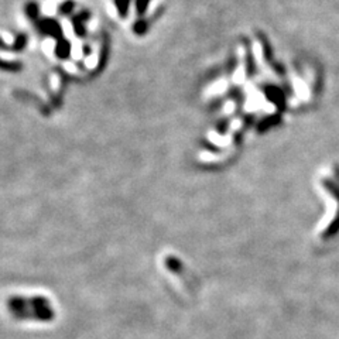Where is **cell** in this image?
<instances>
[{"label":"cell","mask_w":339,"mask_h":339,"mask_svg":"<svg viewBox=\"0 0 339 339\" xmlns=\"http://www.w3.org/2000/svg\"><path fill=\"white\" fill-rule=\"evenodd\" d=\"M7 310L17 320L45 322L52 321L55 315L51 303L43 296L11 297L7 300Z\"/></svg>","instance_id":"6da1fadb"}]
</instances>
